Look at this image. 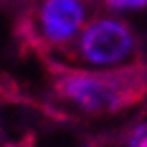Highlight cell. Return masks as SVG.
<instances>
[{
    "mask_svg": "<svg viewBox=\"0 0 147 147\" xmlns=\"http://www.w3.org/2000/svg\"><path fill=\"white\" fill-rule=\"evenodd\" d=\"M49 99L42 101L51 119L112 117L147 99V61L121 68H77L46 59Z\"/></svg>",
    "mask_w": 147,
    "mask_h": 147,
    "instance_id": "obj_1",
    "label": "cell"
},
{
    "mask_svg": "<svg viewBox=\"0 0 147 147\" xmlns=\"http://www.w3.org/2000/svg\"><path fill=\"white\" fill-rule=\"evenodd\" d=\"M94 16L92 0H31L20 13V46L35 51L44 59L49 53H66Z\"/></svg>",
    "mask_w": 147,
    "mask_h": 147,
    "instance_id": "obj_2",
    "label": "cell"
},
{
    "mask_svg": "<svg viewBox=\"0 0 147 147\" xmlns=\"http://www.w3.org/2000/svg\"><path fill=\"white\" fill-rule=\"evenodd\" d=\"M66 61L86 64L90 68H121L143 59L141 40L134 26L119 16H92L88 24L64 53Z\"/></svg>",
    "mask_w": 147,
    "mask_h": 147,
    "instance_id": "obj_3",
    "label": "cell"
},
{
    "mask_svg": "<svg viewBox=\"0 0 147 147\" xmlns=\"http://www.w3.org/2000/svg\"><path fill=\"white\" fill-rule=\"evenodd\" d=\"M103 7L112 13H136L147 9V0H103Z\"/></svg>",
    "mask_w": 147,
    "mask_h": 147,
    "instance_id": "obj_4",
    "label": "cell"
},
{
    "mask_svg": "<svg viewBox=\"0 0 147 147\" xmlns=\"http://www.w3.org/2000/svg\"><path fill=\"white\" fill-rule=\"evenodd\" d=\"M31 5V0H0V9L5 11H13V13H22L26 7Z\"/></svg>",
    "mask_w": 147,
    "mask_h": 147,
    "instance_id": "obj_5",
    "label": "cell"
}]
</instances>
